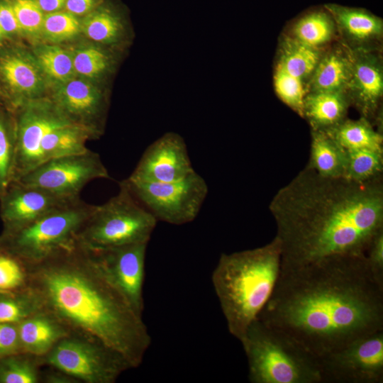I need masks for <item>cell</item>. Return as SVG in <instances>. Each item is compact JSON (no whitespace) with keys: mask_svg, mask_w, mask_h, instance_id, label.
<instances>
[{"mask_svg":"<svg viewBox=\"0 0 383 383\" xmlns=\"http://www.w3.org/2000/svg\"><path fill=\"white\" fill-rule=\"evenodd\" d=\"M257 318L319 358L383 330V287L365 255L280 269Z\"/></svg>","mask_w":383,"mask_h":383,"instance_id":"obj_1","label":"cell"},{"mask_svg":"<svg viewBox=\"0 0 383 383\" xmlns=\"http://www.w3.org/2000/svg\"><path fill=\"white\" fill-rule=\"evenodd\" d=\"M280 269L365 256L383 231L382 176L365 182L323 177L306 167L272 199Z\"/></svg>","mask_w":383,"mask_h":383,"instance_id":"obj_2","label":"cell"},{"mask_svg":"<svg viewBox=\"0 0 383 383\" xmlns=\"http://www.w3.org/2000/svg\"><path fill=\"white\" fill-rule=\"evenodd\" d=\"M28 265L30 288L43 309L70 332L115 349L133 369L140 365L151 343L143 315L109 279L91 250L76 239Z\"/></svg>","mask_w":383,"mask_h":383,"instance_id":"obj_3","label":"cell"},{"mask_svg":"<svg viewBox=\"0 0 383 383\" xmlns=\"http://www.w3.org/2000/svg\"><path fill=\"white\" fill-rule=\"evenodd\" d=\"M280 267L276 236L262 247L221 255L211 282L228 329L239 341L269 300Z\"/></svg>","mask_w":383,"mask_h":383,"instance_id":"obj_4","label":"cell"},{"mask_svg":"<svg viewBox=\"0 0 383 383\" xmlns=\"http://www.w3.org/2000/svg\"><path fill=\"white\" fill-rule=\"evenodd\" d=\"M251 383H322L317 359L287 336L254 320L240 341Z\"/></svg>","mask_w":383,"mask_h":383,"instance_id":"obj_5","label":"cell"},{"mask_svg":"<svg viewBox=\"0 0 383 383\" xmlns=\"http://www.w3.org/2000/svg\"><path fill=\"white\" fill-rule=\"evenodd\" d=\"M118 193L92 213L77 236L93 251L139 243H148L157 221L121 184Z\"/></svg>","mask_w":383,"mask_h":383,"instance_id":"obj_6","label":"cell"},{"mask_svg":"<svg viewBox=\"0 0 383 383\" xmlns=\"http://www.w3.org/2000/svg\"><path fill=\"white\" fill-rule=\"evenodd\" d=\"M96 205L80 198L15 229L2 230L0 245L28 264L72 243Z\"/></svg>","mask_w":383,"mask_h":383,"instance_id":"obj_7","label":"cell"},{"mask_svg":"<svg viewBox=\"0 0 383 383\" xmlns=\"http://www.w3.org/2000/svg\"><path fill=\"white\" fill-rule=\"evenodd\" d=\"M40 357L43 365L79 382L114 383L124 372L133 369L122 354L102 341L72 332Z\"/></svg>","mask_w":383,"mask_h":383,"instance_id":"obj_8","label":"cell"},{"mask_svg":"<svg viewBox=\"0 0 383 383\" xmlns=\"http://www.w3.org/2000/svg\"><path fill=\"white\" fill-rule=\"evenodd\" d=\"M118 183L158 221L180 226L193 221L209 193L205 179L196 171L172 182H145L129 178Z\"/></svg>","mask_w":383,"mask_h":383,"instance_id":"obj_9","label":"cell"},{"mask_svg":"<svg viewBox=\"0 0 383 383\" xmlns=\"http://www.w3.org/2000/svg\"><path fill=\"white\" fill-rule=\"evenodd\" d=\"M98 179L111 177L100 155L88 149L82 153L48 160L16 182L75 199L89 182Z\"/></svg>","mask_w":383,"mask_h":383,"instance_id":"obj_10","label":"cell"},{"mask_svg":"<svg viewBox=\"0 0 383 383\" xmlns=\"http://www.w3.org/2000/svg\"><path fill=\"white\" fill-rule=\"evenodd\" d=\"M316 359L322 383H382L383 330Z\"/></svg>","mask_w":383,"mask_h":383,"instance_id":"obj_11","label":"cell"},{"mask_svg":"<svg viewBox=\"0 0 383 383\" xmlns=\"http://www.w3.org/2000/svg\"><path fill=\"white\" fill-rule=\"evenodd\" d=\"M13 113L16 154L11 182L18 181L43 163L41 145L48 133L72 123L55 104H52L28 102Z\"/></svg>","mask_w":383,"mask_h":383,"instance_id":"obj_12","label":"cell"},{"mask_svg":"<svg viewBox=\"0 0 383 383\" xmlns=\"http://www.w3.org/2000/svg\"><path fill=\"white\" fill-rule=\"evenodd\" d=\"M194 171L184 139L170 131L147 147L128 178L145 182H172Z\"/></svg>","mask_w":383,"mask_h":383,"instance_id":"obj_13","label":"cell"},{"mask_svg":"<svg viewBox=\"0 0 383 383\" xmlns=\"http://www.w3.org/2000/svg\"><path fill=\"white\" fill-rule=\"evenodd\" d=\"M148 243L92 251L101 270L133 309L143 315L145 257Z\"/></svg>","mask_w":383,"mask_h":383,"instance_id":"obj_14","label":"cell"},{"mask_svg":"<svg viewBox=\"0 0 383 383\" xmlns=\"http://www.w3.org/2000/svg\"><path fill=\"white\" fill-rule=\"evenodd\" d=\"M352 52L351 77L347 91L351 106L362 117L380 124V103L383 96V62L381 50Z\"/></svg>","mask_w":383,"mask_h":383,"instance_id":"obj_15","label":"cell"},{"mask_svg":"<svg viewBox=\"0 0 383 383\" xmlns=\"http://www.w3.org/2000/svg\"><path fill=\"white\" fill-rule=\"evenodd\" d=\"M42 79L38 68L18 48L0 49V104L14 113L38 94Z\"/></svg>","mask_w":383,"mask_h":383,"instance_id":"obj_16","label":"cell"},{"mask_svg":"<svg viewBox=\"0 0 383 383\" xmlns=\"http://www.w3.org/2000/svg\"><path fill=\"white\" fill-rule=\"evenodd\" d=\"M79 198L62 197L38 187L11 182L0 196L2 230L21 227Z\"/></svg>","mask_w":383,"mask_h":383,"instance_id":"obj_17","label":"cell"},{"mask_svg":"<svg viewBox=\"0 0 383 383\" xmlns=\"http://www.w3.org/2000/svg\"><path fill=\"white\" fill-rule=\"evenodd\" d=\"M333 17L338 39L351 50H381L383 20L360 7L335 3L323 4Z\"/></svg>","mask_w":383,"mask_h":383,"instance_id":"obj_18","label":"cell"},{"mask_svg":"<svg viewBox=\"0 0 383 383\" xmlns=\"http://www.w3.org/2000/svg\"><path fill=\"white\" fill-rule=\"evenodd\" d=\"M81 28L91 40L115 50L131 38L127 9L118 0H104L83 17Z\"/></svg>","mask_w":383,"mask_h":383,"instance_id":"obj_19","label":"cell"},{"mask_svg":"<svg viewBox=\"0 0 383 383\" xmlns=\"http://www.w3.org/2000/svg\"><path fill=\"white\" fill-rule=\"evenodd\" d=\"M21 352L43 356L70 330L52 313L41 309L17 323Z\"/></svg>","mask_w":383,"mask_h":383,"instance_id":"obj_20","label":"cell"},{"mask_svg":"<svg viewBox=\"0 0 383 383\" xmlns=\"http://www.w3.org/2000/svg\"><path fill=\"white\" fill-rule=\"evenodd\" d=\"M351 71V50L338 39L325 50L307 84V92L347 91Z\"/></svg>","mask_w":383,"mask_h":383,"instance_id":"obj_21","label":"cell"},{"mask_svg":"<svg viewBox=\"0 0 383 383\" xmlns=\"http://www.w3.org/2000/svg\"><path fill=\"white\" fill-rule=\"evenodd\" d=\"M350 106L347 91L307 92L304 100L303 118L312 131L328 132L347 118Z\"/></svg>","mask_w":383,"mask_h":383,"instance_id":"obj_22","label":"cell"},{"mask_svg":"<svg viewBox=\"0 0 383 383\" xmlns=\"http://www.w3.org/2000/svg\"><path fill=\"white\" fill-rule=\"evenodd\" d=\"M288 35L312 48L324 49L338 40L335 20L325 6L309 9L292 21Z\"/></svg>","mask_w":383,"mask_h":383,"instance_id":"obj_23","label":"cell"},{"mask_svg":"<svg viewBox=\"0 0 383 383\" xmlns=\"http://www.w3.org/2000/svg\"><path fill=\"white\" fill-rule=\"evenodd\" d=\"M326 48L310 47L284 33L279 40L275 62L290 74L300 79L307 87Z\"/></svg>","mask_w":383,"mask_h":383,"instance_id":"obj_24","label":"cell"},{"mask_svg":"<svg viewBox=\"0 0 383 383\" xmlns=\"http://www.w3.org/2000/svg\"><path fill=\"white\" fill-rule=\"evenodd\" d=\"M346 151L327 132L311 130L309 162L306 167L326 177H344Z\"/></svg>","mask_w":383,"mask_h":383,"instance_id":"obj_25","label":"cell"},{"mask_svg":"<svg viewBox=\"0 0 383 383\" xmlns=\"http://www.w3.org/2000/svg\"><path fill=\"white\" fill-rule=\"evenodd\" d=\"M327 133L345 151L363 149L383 150L382 132L375 130L372 123L362 116L357 120L346 118Z\"/></svg>","mask_w":383,"mask_h":383,"instance_id":"obj_26","label":"cell"},{"mask_svg":"<svg viewBox=\"0 0 383 383\" xmlns=\"http://www.w3.org/2000/svg\"><path fill=\"white\" fill-rule=\"evenodd\" d=\"M91 139L84 128L68 123L52 130L41 145L43 162L58 157L84 152L88 150L85 143Z\"/></svg>","mask_w":383,"mask_h":383,"instance_id":"obj_27","label":"cell"},{"mask_svg":"<svg viewBox=\"0 0 383 383\" xmlns=\"http://www.w3.org/2000/svg\"><path fill=\"white\" fill-rule=\"evenodd\" d=\"M41 357L20 352L0 358V383L41 382Z\"/></svg>","mask_w":383,"mask_h":383,"instance_id":"obj_28","label":"cell"},{"mask_svg":"<svg viewBox=\"0 0 383 383\" xmlns=\"http://www.w3.org/2000/svg\"><path fill=\"white\" fill-rule=\"evenodd\" d=\"M15 154L14 113L0 104V196L11 183Z\"/></svg>","mask_w":383,"mask_h":383,"instance_id":"obj_29","label":"cell"},{"mask_svg":"<svg viewBox=\"0 0 383 383\" xmlns=\"http://www.w3.org/2000/svg\"><path fill=\"white\" fill-rule=\"evenodd\" d=\"M114 49L89 47L79 50L72 57L75 72L91 79H102L115 67Z\"/></svg>","mask_w":383,"mask_h":383,"instance_id":"obj_30","label":"cell"},{"mask_svg":"<svg viewBox=\"0 0 383 383\" xmlns=\"http://www.w3.org/2000/svg\"><path fill=\"white\" fill-rule=\"evenodd\" d=\"M29 265L0 245V293H20L29 290Z\"/></svg>","mask_w":383,"mask_h":383,"instance_id":"obj_31","label":"cell"},{"mask_svg":"<svg viewBox=\"0 0 383 383\" xmlns=\"http://www.w3.org/2000/svg\"><path fill=\"white\" fill-rule=\"evenodd\" d=\"M344 177L357 182H365L382 176L383 150H355L346 151Z\"/></svg>","mask_w":383,"mask_h":383,"instance_id":"obj_32","label":"cell"},{"mask_svg":"<svg viewBox=\"0 0 383 383\" xmlns=\"http://www.w3.org/2000/svg\"><path fill=\"white\" fill-rule=\"evenodd\" d=\"M41 309V302L31 289L20 293H0V323H18Z\"/></svg>","mask_w":383,"mask_h":383,"instance_id":"obj_33","label":"cell"},{"mask_svg":"<svg viewBox=\"0 0 383 383\" xmlns=\"http://www.w3.org/2000/svg\"><path fill=\"white\" fill-rule=\"evenodd\" d=\"M275 93L292 111L303 118L304 100L307 87L300 79L290 74L275 62L273 74Z\"/></svg>","mask_w":383,"mask_h":383,"instance_id":"obj_34","label":"cell"},{"mask_svg":"<svg viewBox=\"0 0 383 383\" xmlns=\"http://www.w3.org/2000/svg\"><path fill=\"white\" fill-rule=\"evenodd\" d=\"M36 55L42 70L55 80L65 82L74 72L72 57L60 47L43 46Z\"/></svg>","mask_w":383,"mask_h":383,"instance_id":"obj_35","label":"cell"},{"mask_svg":"<svg viewBox=\"0 0 383 383\" xmlns=\"http://www.w3.org/2000/svg\"><path fill=\"white\" fill-rule=\"evenodd\" d=\"M81 29L79 17L63 9L45 14L43 29L53 40H64L75 35Z\"/></svg>","mask_w":383,"mask_h":383,"instance_id":"obj_36","label":"cell"},{"mask_svg":"<svg viewBox=\"0 0 383 383\" xmlns=\"http://www.w3.org/2000/svg\"><path fill=\"white\" fill-rule=\"evenodd\" d=\"M22 33H34L43 29L45 13L35 0H9Z\"/></svg>","mask_w":383,"mask_h":383,"instance_id":"obj_37","label":"cell"},{"mask_svg":"<svg viewBox=\"0 0 383 383\" xmlns=\"http://www.w3.org/2000/svg\"><path fill=\"white\" fill-rule=\"evenodd\" d=\"M368 269L374 280L383 287V231L372 239L365 254Z\"/></svg>","mask_w":383,"mask_h":383,"instance_id":"obj_38","label":"cell"},{"mask_svg":"<svg viewBox=\"0 0 383 383\" xmlns=\"http://www.w3.org/2000/svg\"><path fill=\"white\" fill-rule=\"evenodd\" d=\"M20 352L17 323H0V358Z\"/></svg>","mask_w":383,"mask_h":383,"instance_id":"obj_39","label":"cell"},{"mask_svg":"<svg viewBox=\"0 0 383 383\" xmlns=\"http://www.w3.org/2000/svg\"><path fill=\"white\" fill-rule=\"evenodd\" d=\"M0 28L10 40L22 33L9 0H0Z\"/></svg>","mask_w":383,"mask_h":383,"instance_id":"obj_40","label":"cell"},{"mask_svg":"<svg viewBox=\"0 0 383 383\" xmlns=\"http://www.w3.org/2000/svg\"><path fill=\"white\" fill-rule=\"evenodd\" d=\"M104 0H66L65 10L77 17H84L94 11Z\"/></svg>","mask_w":383,"mask_h":383,"instance_id":"obj_41","label":"cell"},{"mask_svg":"<svg viewBox=\"0 0 383 383\" xmlns=\"http://www.w3.org/2000/svg\"><path fill=\"white\" fill-rule=\"evenodd\" d=\"M41 382L44 383H79L73 377L54 368L46 372H42Z\"/></svg>","mask_w":383,"mask_h":383,"instance_id":"obj_42","label":"cell"},{"mask_svg":"<svg viewBox=\"0 0 383 383\" xmlns=\"http://www.w3.org/2000/svg\"><path fill=\"white\" fill-rule=\"evenodd\" d=\"M41 11L50 13L65 9L66 0H35Z\"/></svg>","mask_w":383,"mask_h":383,"instance_id":"obj_43","label":"cell"},{"mask_svg":"<svg viewBox=\"0 0 383 383\" xmlns=\"http://www.w3.org/2000/svg\"><path fill=\"white\" fill-rule=\"evenodd\" d=\"M10 39L0 28V49L9 44Z\"/></svg>","mask_w":383,"mask_h":383,"instance_id":"obj_44","label":"cell"}]
</instances>
